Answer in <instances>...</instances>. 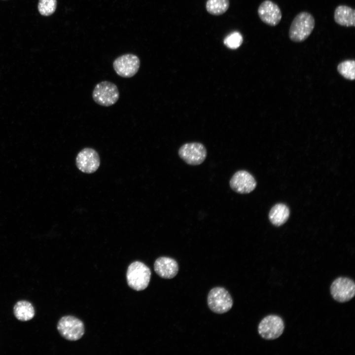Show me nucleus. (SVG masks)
I'll return each mask as SVG.
<instances>
[{
	"label": "nucleus",
	"mask_w": 355,
	"mask_h": 355,
	"mask_svg": "<svg viewBox=\"0 0 355 355\" xmlns=\"http://www.w3.org/2000/svg\"><path fill=\"white\" fill-rule=\"evenodd\" d=\"M315 26V20L309 12L302 11L297 14L292 21L288 36L295 42L305 40L312 33Z\"/></svg>",
	"instance_id": "f257e3e1"
},
{
	"label": "nucleus",
	"mask_w": 355,
	"mask_h": 355,
	"mask_svg": "<svg viewBox=\"0 0 355 355\" xmlns=\"http://www.w3.org/2000/svg\"><path fill=\"white\" fill-rule=\"evenodd\" d=\"M151 277L150 269L143 263L135 261L128 267L126 279L128 285L136 291H141L148 285Z\"/></svg>",
	"instance_id": "f03ea898"
},
{
	"label": "nucleus",
	"mask_w": 355,
	"mask_h": 355,
	"mask_svg": "<svg viewBox=\"0 0 355 355\" xmlns=\"http://www.w3.org/2000/svg\"><path fill=\"white\" fill-rule=\"evenodd\" d=\"M92 98L96 104L103 106H110L118 100L119 92L116 84L108 81H103L95 86Z\"/></svg>",
	"instance_id": "7ed1b4c3"
},
{
	"label": "nucleus",
	"mask_w": 355,
	"mask_h": 355,
	"mask_svg": "<svg viewBox=\"0 0 355 355\" xmlns=\"http://www.w3.org/2000/svg\"><path fill=\"white\" fill-rule=\"evenodd\" d=\"M57 328L60 335L69 341L78 340L84 334L83 322L78 319L71 316L61 318L57 323Z\"/></svg>",
	"instance_id": "20e7f679"
},
{
	"label": "nucleus",
	"mask_w": 355,
	"mask_h": 355,
	"mask_svg": "<svg viewBox=\"0 0 355 355\" xmlns=\"http://www.w3.org/2000/svg\"><path fill=\"white\" fill-rule=\"evenodd\" d=\"M207 302L211 310L217 314H223L229 311L233 304L230 293L221 287H216L210 291Z\"/></svg>",
	"instance_id": "39448f33"
},
{
	"label": "nucleus",
	"mask_w": 355,
	"mask_h": 355,
	"mask_svg": "<svg viewBox=\"0 0 355 355\" xmlns=\"http://www.w3.org/2000/svg\"><path fill=\"white\" fill-rule=\"evenodd\" d=\"M178 154L180 158L187 164L195 166L204 161L207 152L203 144L192 142L182 145L179 148Z\"/></svg>",
	"instance_id": "423d86ee"
},
{
	"label": "nucleus",
	"mask_w": 355,
	"mask_h": 355,
	"mask_svg": "<svg viewBox=\"0 0 355 355\" xmlns=\"http://www.w3.org/2000/svg\"><path fill=\"white\" fill-rule=\"evenodd\" d=\"M284 328V322L281 317L276 315H269L260 322L258 332L263 339L274 340L283 334Z\"/></svg>",
	"instance_id": "0eeeda50"
},
{
	"label": "nucleus",
	"mask_w": 355,
	"mask_h": 355,
	"mask_svg": "<svg viewBox=\"0 0 355 355\" xmlns=\"http://www.w3.org/2000/svg\"><path fill=\"white\" fill-rule=\"evenodd\" d=\"M330 293L336 301L340 303L348 302L355 295V283L349 278L339 277L332 282Z\"/></svg>",
	"instance_id": "6e6552de"
},
{
	"label": "nucleus",
	"mask_w": 355,
	"mask_h": 355,
	"mask_svg": "<svg viewBox=\"0 0 355 355\" xmlns=\"http://www.w3.org/2000/svg\"><path fill=\"white\" fill-rule=\"evenodd\" d=\"M140 67L139 57L133 54H126L117 57L113 63L114 71L119 76L124 78L134 76Z\"/></svg>",
	"instance_id": "1a4fd4ad"
},
{
	"label": "nucleus",
	"mask_w": 355,
	"mask_h": 355,
	"mask_svg": "<svg viewBox=\"0 0 355 355\" xmlns=\"http://www.w3.org/2000/svg\"><path fill=\"white\" fill-rule=\"evenodd\" d=\"M75 163L77 168L80 171L91 174L96 171L99 168L100 159L96 150L90 147H85L77 154Z\"/></svg>",
	"instance_id": "9d476101"
},
{
	"label": "nucleus",
	"mask_w": 355,
	"mask_h": 355,
	"mask_svg": "<svg viewBox=\"0 0 355 355\" xmlns=\"http://www.w3.org/2000/svg\"><path fill=\"white\" fill-rule=\"evenodd\" d=\"M253 176L245 170L236 172L230 180L231 188L240 194H248L252 192L256 186Z\"/></svg>",
	"instance_id": "9b49d317"
},
{
	"label": "nucleus",
	"mask_w": 355,
	"mask_h": 355,
	"mask_svg": "<svg viewBox=\"0 0 355 355\" xmlns=\"http://www.w3.org/2000/svg\"><path fill=\"white\" fill-rule=\"evenodd\" d=\"M257 13L260 20L271 26L278 25L282 18L279 6L270 0H265L260 3Z\"/></svg>",
	"instance_id": "f8f14e48"
},
{
	"label": "nucleus",
	"mask_w": 355,
	"mask_h": 355,
	"mask_svg": "<svg viewBox=\"0 0 355 355\" xmlns=\"http://www.w3.org/2000/svg\"><path fill=\"white\" fill-rule=\"evenodd\" d=\"M156 273L163 279H170L175 277L178 271V265L173 258L162 256L158 258L154 263Z\"/></svg>",
	"instance_id": "ddd939ff"
},
{
	"label": "nucleus",
	"mask_w": 355,
	"mask_h": 355,
	"mask_svg": "<svg viewBox=\"0 0 355 355\" xmlns=\"http://www.w3.org/2000/svg\"><path fill=\"white\" fill-rule=\"evenodd\" d=\"M335 22L339 25L345 27H355V10L354 8L346 5H340L334 11Z\"/></svg>",
	"instance_id": "4468645a"
},
{
	"label": "nucleus",
	"mask_w": 355,
	"mask_h": 355,
	"mask_svg": "<svg viewBox=\"0 0 355 355\" xmlns=\"http://www.w3.org/2000/svg\"><path fill=\"white\" fill-rule=\"evenodd\" d=\"M289 214V209L285 204L278 203L270 211L269 219L272 224L278 227L284 224L287 220Z\"/></svg>",
	"instance_id": "2eb2a0df"
},
{
	"label": "nucleus",
	"mask_w": 355,
	"mask_h": 355,
	"mask_svg": "<svg viewBox=\"0 0 355 355\" xmlns=\"http://www.w3.org/2000/svg\"><path fill=\"white\" fill-rule=\"evenodd\" d=\"M13 313L18 320L27 321L34 317L35 311L31 303L26 300H20L14 306Z\"/></svg>",
	"instance_id": "dca6fc26"
},
{
	"label": "nucleus",
	"mask_w": 355,
	"mask_h": 355,
	"mask_svg": "<svg viewBox=\"0 0 355 355\" xmlns=\"http://www.w3.org/2000/svg\"><path fill=\"white\" fill-rule=\"evenodd\" d=\"M229 0H208L206 8L212 15L218 16L224 13L229 8Z\"/></svg>",
	"instance_id": "f3484780"
},
{
	"label": "nucleus",
	"mask_w": 355,
	"mask_h": 355,
	"mask_svg": "<svg viewBox=\"0 0 355 355\" xmlns=\"http://www.w3.org/2000/svg\"><path fill=\"white\" fill-rule=\"evenodd\" d=\"M339 72L344 77L353 80L355 76V62L354 60H346L340 63L337 68Z\"/></svg>",
	"instance_id": "a211bd4d"
},
{
	"label": "nucleus",
	"mask_w": 355,
	"mask_h": 355,
	"mask_svg": "<svg viewBox=\"0 0 355 355\" xmlns=\"http://www.w3.org/2000/svg\"><path fill=\"white\" fill-rule=\"evenodd\" d=\"M57 4V0H39L37 9L42 16H49L55 12Z\"/></svg>",
	"instance_id": "6ab92c4d"
},
{
	"label": "nucleus",
	"mask_w": 355,
	"mask_h": 355,
	"mask_svg": "<svg viewBox=\"0 0 355 355\" xmlns=\"http://www.w3.org/2000/svg\"><path fill=\"white\" fill-rule=\"evenodd\" d=\"M243 42V37L239 32H234L226 36L224 40V44L228 48L236 49L238 48Z\"/></svg>",
	"instance_id": "aec40b11"
},
{
	"label": "nucleus",
	"mask_w": 355,
	"mask_h": 355,
	"mask_svg": "<svg viewBox=\"0 0 355 355\" xmlns=\"http://www.w3.org/2000/svg\"></svg>",
	"instance_id": "412c9836"
}]
</instances>
